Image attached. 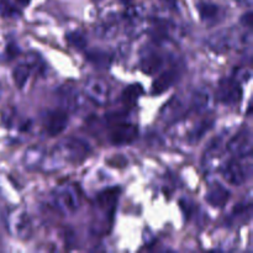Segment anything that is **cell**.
I'll return each instance as SVG.
<instances>
[{
  "label": "cell",
  "mask_w": 253,
  "mask_h": 253,
  "mask_svg": "<svg viewBox=\"0 0 253 253\" xmlns=\"http://www.w3.org/2000/svg\"><path fill=\"white\" fill-rule=\"evenodd\" d=\"M252 32L251 29H247L246 32H237L234 30H220L215 32L208 40V46L211 51L222 53L236 47L251 46Z\"/></svg>",
  "instance_id": "6da1fadb"
},
{
  "label": "cell",
  "mask_w": 253,
  "mask_h": 253,
  "mask_svg": "<svg viewBox=\"0 0 253 253\" xmlns=\"http://www.w3.org/2000/svg\"><path fill=\"white\" fill-rule=\"evenodd\" d=\"M90 151L91 148L89 143L82 138L67 137L59 141L52 148L51 153H53L64 166H67V163H78L85 160Z\"/></svg>",
  "instance_id": "7a4b0ae2"
},
{
  "label": "cell",
  "mask_w": 253,
  "mask_h": 253,
  "mask_svg": "<svg viewBox=\"0 0 253 253\" xmlns=\"http://www.w3.org/2000/svg\"><path fill=\"white\" fill-rule=\"evenodd\" d=\"M81 192L74 184H64L53 193V204L61 214L71 216L81 208Z\"/></svg>",
  "instance_id": "3957f363"
},
{
  "label": "cell",
  "mask_w": 253,
  "mask_h": 253,
  "mask_svg": "<svg viewBox=\"0 0 253 253\" xmlns=\"http://www.w3.org/2000/svg\"><path fill=\"white\" fill-rule=\"evenodd\" d=\"M6 229L19 240H29L32 235V220L24 208L10 210L6 216Z\"/></svg>",
  "instance_id": "277c9868"
},
{
  "label": "cell",
  "mask_w": 253,
  "mask_h": 253,
  "mask_svg": "<svg viewBox=\"0 0 253 253\" xmlns=\"http://www.w3.org/2000/svg\"><path fill=\"white\" fill-rule=\"evenodd\" d=\"M251 153L232 161L224 168V179L231 185H241L246 182L252 168Z\"/></svg>",
  "instance_id": "5b68a950"
},
{
  "label": "cell",
  "mask_w": 253,
  "mask_h": 253,
  "mask_svg": "<svg viewBox=\"0 0 253 253\" xmlns=\"http://www.w3.org/2000/svg\"><path fill=\"white\" fill-rule=\"evenodd\" d=\"M84 94L95 105L105 106L110 101V85L99 77H90L84 83Z\"/></svg>",
  "instance_id": "8992f818"
},
{
  "label": "cell",
  "mask_w": 253,
  "mask_h": 253,
  "mask_svg": "<svg viewBox=\"0 0 253 253\" xmlns=\"http://www.w3.org/2000/svg\"><path fill=\"white\" fill-rule=\"evenodd\" d=\"M119 195H120L119 188H109L96 197V208L103 215L100 219L101 225H108L109 227H111Z\"/></svg>",
  "instance_id": "52a82bcc"
},
{
  "label": "cell",
  "mask_w": 253,
  "mask_h": 253,
  "mask_svg": "<svg viewBox=\"0 0 253 253\" xmlns=\"http://www.w3.org/2000/svg\"><path fill=\"white\" fill-rule=\"evenodd\" d=\"M138 136V128L135 124L127 121H118L110 124L109 140L114 146H124L133 142Z\"/></svg>",
  "instance_id": "ba28073f"
},
{
  "label": "cell",
  "mask_w": 253,
  "mask_h": 253,
  "mask_svg": "<svg viewBox=\"0 0 253 253\" xmlns=\"http://www.w3.org/2000/svg\"><path fill=\"white\" fill-rule=\"evenodd\" d=\"M69 116L68 111L64 109H54L49 110L43 116V128L48 136L54 137L63 132L68 126Z\"/></svg>",
  "instance_id": "9c48e42d"
},
{
  "label": "cell",
  "mask_w": 253,
  "mask_h": 253,
  "mask_svg": "<svg viewBox=\"0 0 253 253\" xmlns=\"http://www.w3.org/2000/svg\"><path fill=\"white\" fill-rule=\"evenodd\" d=\"M252 131L251 128L246 127L240 130L234 137L227 142V151L236 157H244L252 152Z\"/></svg>",
  "instance_id": "30bf717a"
},
{
  "label": "cell",
  "mask_w": 253,
  "mask_h": 253,
  "mask_svg": "<svg viewBox=\"0 0 253 253\" xmlns=\"http://www.w3.org/2000/svg\"><path fill=\"white\" fill-rule=\"evenodd\" d=\"M216 96L221 103L230 104V105L239 103L242 96L241 84L235 81L232 77L222 79L219 84V88H217Z\"/></svg>",
  "instance_id": "8fae6325"
},
{
  "label": "cell",
  "mask_w": 253,
  "mask_h": 253,
  "mask_svg": "<svg viewBox=\"0 0 253 253\" xmlns=\"http://www.w3.org/2000/svg\"><path fill=\"white\" fill-rule=\"evenodd\" d=\"M215 104V94L208 86H200L192 96V109L199 115H207L212 110Z\"/></svg>",
  "instance_id": "7c38bea8"
},
{
  "label": "cell",
  "mask_w": 253,
  "mask_h": 253,
  "mask_svg": "<svg viewBox=\"0 0 253 253\" xmlns=\"http://www.w3.org/2000/svg\"><path fill=\"white\" fill-rule=\"evenodd\" d=\"M58 98L63 106L62 109L71 113L78 111L84 103V96L79 93L78 89L72 85H66V84L62 85L58 90Z\"/></svg>",
  "instance_id": "4fadbf2b"
},
{
  "label": "cell",
  "mask_w": 253,
  "mask_h": 253,
  "mask_svg": "<svg viewBox=\"0 0 253 253\" xmlns=\"http://www.w3.org/2000/svg\"><path fill=\"white\" fill-rule=\"evenodd\" d=\"M185 114H187V109H185L184 101L178 96H173L163 105L162 110H161V119L165 123L173 124L182 120Z\"/></svg>",
  "instance_id": "5bb4252c"
},
{
  "label": "cell",
  "mask_w": 253,
  "mask_h": 253,
  "mask_svg": "<svg viewBox=\"0 0 253 253\" xmlns=\"http://www.w3.org/2000/svg\"><path fill=\"white\" fill-rule=\"evenodd\" d=\"M231 193L219 182H214L209 185L207 192V202L214 208H224L229 203Z\"/></svg>",
  "instance_id": "9a60e30c"
},
{
  "label": "cell",
  "mask_w": 253,
  "mask_h": 253,
  "mask_svg": "<svg viewBox=\"0 0 253 253\" xmlns=\"http://www.w3.org/2000/svg\"><path fill=\"white\" fill-rule=\"evenodd\" d=\"M46 150L41 145H32L25 151L22 156V165L26 169L35 170L41 167L44 157H46Z\"/></svg>",
  "instance_id": "2e32d148"
},
{
  "label": "cell",
  "mask_w": 253,
  "mask_h": 253,
  "mask_svg": "<svg viewBox=\"0 0 253 253\" xmlns=\"http://www.w3.org/2000/svg\"><path fill=\"white\" fill-rule=\"evenodd\" d=\"M163 66V59L157 52L150 51L145 52V54L141 58V71L145 72L146 74H155L162 68Z\"/></svg>",
  "instance_id": "e0dca14e"
},
{
  "label": "cell",
  "mask_w": 253,
  "mask_h": 253,
  "mask_svg": "<svg viewBox=\"0 0 253 253\" xmlns=\"http://www.w3.org/2000/svg\"><path fill=\"white\" fill-rule=\"evenodd\" d=\"M175 79H177V73L174 71H166L161 73L152 84L153 95H161L166 93L173 85Z\"/></svg>",
  "instance_id": "ac0fdd59"
},
{
  "label": "cell",
  "mask_w": 253,
  "mask_h": 253,
  "mask_svg": "<svg viewBox=\"0 0 253 253\" xmlns=\"http://www.w3.org/2000/svg\"><path fill=\"white\" fill-rule=\"evenodd\" d=\"M86 59L91 64H94V67L104 69L109 68V66L111 64V61H113V57H111V54L109 52L104 51V49L94 48L86 52Z\"/></svg>",
  "instance_id": "d6986e66"
},
{
  "label": "cell",
  "mask_w": 253,
  "mask_h": 253,
  "mask_svg": "<svg viewBox=\"0 0 253 253\" xmlns=\"http://www.w3.org/2000/svg\"><path fill=\"white\" fill-rule=\"evenodd\" d=\"M143 94V88L140 84H130L126 86L121 94V100L126 106H132L137 103L138 99Z\"/></svg>",
  "instance_id": "ffe728a7"
},
{
  "label": "cell",
  "mask_w": 253,
  "mask_h": 253,
  "mask_svg": "<svg viewBox=\"0 0 253 253\" xmlns=\"http://www.w3.org/2000/svg\"><path fill=\"white\" fill-rule=\"evenodd\" d=\"M212 126H214V119L212 118H205L204 120L200 121V123L193 128L192 132H190L189 135L190 142L192 143L199 142V141L203 138V136L211 130Z\"/></svg>",
  "instance_id": "44dd1931"
},
{
  "label": "cell",
  "mask_w": 253,
  "mask_h": 253,
  "mask_svg": "<svg viewBox=\"0 0 253 253\" xmlns=\"http://www.w3.org/2000/svg\"><path fill=\"white\" fill-rule=\"evenodd\" d=\"M30 73H31V71L26 63L19 64L12 69V81H14L15 86L17 89H24L30 78Z\"/></svg>",
  "instance_id": "7402d4cb"
},
{
  "label": "cell",
  "mask_w": 253,
  "mask_h": 253,
  "mask_svg": "<svg viewBox=\"0 0 253 253\" xmlns=\"http://www.w3.org/2000/svg\"><path fill=\"white\" fill-rule=\"evenodd\" d=\"M199 14L203 21L211 24L219 19L220 9L214 4H203L199 6Z\"/></svg>",
  "instance_id": "603a6c76"
},
{
  "label": "cell",
  "mask_w": 253,
  "mask_h": 253,
  "mask_svg": "<svg viewBox=\"0 0 253 253\" xmlns=\"http://www.w3.org/2000/svg\"><path fill=\"white\" fill-rule=\"evenodd\" d=\"M66 37L69 46H72L76 49H79V51L85 49L86 46H88V40H86V36L82 31H78V30H74V31L69 32Z\"/></svg>",
  "instance_id": "cb8c5ba5"
},
{
  "label": "cell",
  "mask_w": 253,
  "mask_h": 253,
  "mask_svg": "<svg viewBox=\"0 0 253 253\" xmlns=\"http://www.w3.org/2000/svg\"><path fill=\"white\" fill-rule=\"evenodd\" d=\"M251 76H252V72L249 67H239V68H236L234 71V76H232V78H234L236 82H239L240 84L242 83L245 84L251 79Z\"/></svg>",
  "instance_id": "d4e9b609"
},
{
  "label": "cell",
  "mask_w": 253,
  "mask_h": 253,
  "mask_svg": "<svg viewBox=\"0 0 253 253\" xmlns=\"http://www.w3.org/2000/svg\"><path fill=\"white\" fill-rule=\"evenodd\" d=\"M116 32H118V26L115 24H104L96 30L99 37H103V39H111L115 36Z\"/></svg>",
  "instance_id": "484cf974"
},
{
  "label": "cell",
  "mask_w": 253,
  "mask_h": 253,
  "mask_svg": "<svg viewBox=\"0 0 253 253\" xmlns=\"http://www.w3.org/2000/svg\"><path fill=\"white\" fill-rule=\"evenodd\" d=\"M26 64L30 68V71H31V69H35L36 72H41L44 69L43 61H42L37 54H30V56L27 57Z\"/></svg>",
  "instance_id": "4316f807"
},
{
  "label": "cell",
  "mask_w": 253,
  "mask_h": 253,
  "mask_svg": "<svg viewBox=\"0 0 253 253\" xmlns=\"http://www.w3.org/2000/svg\"><path fill=\"white\" fill-rule=\"evenodd\" d=\"M15 14H16V11L7 0H0V15L2 17H11Z\"/></svg>",
  "instance_id": "83f0119b"
},
{
  "label": "cell",
  "mask_w": 253,
  "mask_h": 253,
  "mask_svg": "<svg viewBox=\"0 0 253 253\" xmlns=\"http://www.w3.org/2000/svg\"><path fill=\"white\" fill-rule=\"evenodd\" d=\"M179 205H180V208H182V210H183V212H184L185 215H190V212H192V202H190V200H188V199H182L179 202Z\"/></svg>",
  "instance_id": "f1b7e54d"
},
{
  "label": "cell",
  "mask_w": 253,
  "mask_h": 253,
  "mask_svg": "<svg viewBox=\"0 0 253 253\" xmlns=\"http://www.w3.org/2000/svg\"><path fill=\"white\" fill-rule=\"evenodd\" d=\"M241 22H242V25L246 27V29H251L252 27V12L247 11L246 14L242 15Z\"/></svg>",
  "instance_id": "f546056e"
},
{
  "label": "cell",
  "mask_w": 253,
  "mask_h": 253,
  "mask_svg": "<svg viewBox=\"0 0 253 253\" xmlns=\"http://www.w3.org/2000/svg\"><path fill=\"white\" fill-rule=\"evenodd\" d=\"M143 241H145V244L147 245V246H151V245L155 244L156 239L150 230H146V231H143Z\"/></svg>",
  "instance_id": "4dcf8cb0"
},
{
  "label": "cell",
  "mask_w": 253,
  "mask_h": 253,
  "mask_svg": "<svg viewBox=\"0 0 253 253\" xmlns=\"http://www.w3.org/2000/svg\"><path fill=\"white\" fill-rule=\"evenodd\" d=\"M236 1L242 5H247V6H250V5L252 4V0H236Z\"/></svg>",
  "instance_id": "1f68e13d"
},
{
  "label": "cell",
  "mask_w": 253,
  "mask_h": 253,
  "mask_svg": "<svg viewBox=\"0 0 253 253\" xmlns=\"http://www.w3.org/2000/svg\"><path fill=\"white\" fill-rule=\"evenodd\" d=\"M17 2H19L20 5H22V6H27V5L30 4V1H31V0H16Z\"/></svg>",
  "instance_id": "d6a6232c"
},
{
  "label": "cell",
  "mask_w": 253,
  "mask_h": 253,
  "mask_svg": "<svg viewBox=\"0 0 253 253\" xmlns=\"http://www.w3.org/2000/svg\"><path fill=\"white\" fill-rule=\"evenodd\" d=\"M124 1H130V0H124Z\"/></svg>",
  "instance_id": "836d02e7"
}]
</instances>
